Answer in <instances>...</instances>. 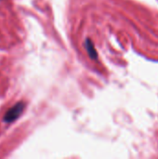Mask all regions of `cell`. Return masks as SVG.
Listing matches in <instances>:
<instances>
[{
	"label": "cell",
	"instance_id": "2",
	"mask_svg": "<svg viewBox=\"0 0 158 159\" xmlns=\"http://www.w3.org/2000/svg\"><path fill=\"white\" fill-rule=\"evenodd\" d=\"M85 47H86V49H87V51H88V53L90 59H92V60H97V59H98V53H97V51H96V49H95V48H94V45H93L92 41H91L89 38H88V39L86 40Z\"/></svg>",
	"mask_w": 158,
	"mask_h": 159
},
{
	"label": "cell",
	"instance_id": "1",
	"mask_svg": "<svg viewBox=\"0 0 158 159\" xmlns=\"http://www.w3.org/2000/svg\"><path fill=\"white\" fill-rule=\"evenodd\" d=\"M24 106H25V104H24L23 102H20L16 103V104H15L14 106H12L10 109H8V110L7 111V113L5 114V116H4V118H3L4 122H5V123H12V122H14L16 119H18V118L20 116L21 113L23 112Z\"/></svg>",
	"mask_w": 158,
	"mask_h": 159
}]
</instances>
